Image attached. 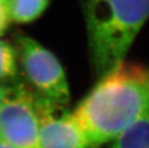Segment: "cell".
<instances>
[{
  "instance_id": "obj_4",
  "label": "cell",
  "mask_w": 149,
  "mask_h": 148,
  "mask_svg": "<svg viewBox=\"0 0 149 148\" xmlns=\"http://www.w3.org/2000/svg\"><path fill=\"white\" fill-rule=\"evenodd\" d=\"M0 142L13 148H40V117L33 92L12 89L0 105Z\"/></svg>"
},
{
  "instance_id": "obj_7",
  "label": "cell",
  "mask_w": 149,
  "mask_h": 148,
  "mask_svg": "<svg viewBox=\"0 0 149 148\" xmlns=\"http://www.w3.org/2000/svg\"><path fill=\"white\" fill-rule=\"evenodd\" d=\"M11 20L28 23L45 11L50 0H5Z\"/></svg>"
},
{
  "instance_id": "obj_10",
  "label": "cell",
  "mask_w": 149,
  "mask_h": 148,
  "mask_svg": "<svg viewBox=\"0 0 149 148\" xmlns=\"http://www.w3.org/2000/svg\"><path fill=\"white\" fill-rule=\"evenodd\" d=\"M10 91H11V88L0 86V105H1V103L5 100L6 97L9 95Z\"/></svg>"
},
{
  "instance_id": "obj_3",
  "label": "cell",
  "mask_w": 149,
  "mask_h": 148,
  "mask_svg": "<svg viewBox=\"0 0 149 148\" xmlns=\"http://www.w3.org/2000/svg\"><path fill=\"white\" fill-rule=\"evenodd\" d=\"M17 42L24 73L35 92L60 106H65L70 93L58 59L30 37L19 36Z\"/></svg>"
},
{
  "instance_id": "obj_6",
  "label": "cell",
  "mask_w": 149,
  "mask_h": 148,
  "mask_svg": "<svg viewBox=\"0 0 149 148\" xmlns=\"http://www.w3.org/2000/svg\"><path fill=\"white\" fill-rule=\"evenodd\" d=\"M110 148H149V110L117 136Z\"/></svg>"
},
{
  "instance_id": "obj_11",
  "label": "cell",
  "mask_w": 149,
  "mask_h": 148,
  "mask_svg": "<svg viewBox=\"0 0 149 148\" xmlns=\"http://www.w3.org/2000/svg\"><path fill=\"white\" fill-rule=\"evenodd\" d=\"M93 148H95V147H93Z\"/></svg>"
},
{
  "instance_id": "obj_1",
  "label": "cell",
  "mask_w": 149,
  "mask_h": 148,
  "mask_svg": "<svg viewBox=\"0 0 149 148\" xmlns=\"http://www.w3.org/2000/svg\"><path fill=\"white\" fill-rule=\"evenodd\" d=\"M149 110V68L122 63L100 78L72 113L91 144L113 140Z\"/></svg>"
},
{
  "instance_id": "obj_2",
  "label": "cell",
  "mask_w": 149,
  "mask_h": 148,
  "mask_svg": "<svg viewBox=\"0 0 149 148\" xmlns=\"http://www.w3.org/2000/svg\"><path fill=\"white\" fill-rule=\"evenodd\" d=\"M148 17L149 0H86L91 57L100 78L122 64Z\"/></svg>"
},
{
  "instance_id": "obj_8",
  "label": "cell",
  "mask_w": 149,
  "mask_h": 148,
  "mask_svg": "<svg viewBox=\"0 0 149 148\" xmlns=\"http://www.w3.org/2000/svg\"><path fill=\"white\" fill-rule=\"evenodd\" d=\"M17 73V52L8 42L0 40V81L11 80Z\"/></svg>"
},
{
  "instance_id": "obj_5",
  "label": "cell",
  "mask_w": 149,
  "mask_h": 148,
  "mask_svg": "<svg viewBox=\"0 0 149 148\" xmlns=\"http://www.w3.org/2000/svg\"><path fill=\"white\" fill-rule=\"evenodd\" d=\"M34 103L40 117V148L94 147L74 119L72 113L33 91Z\"/></svg>"
},
{
  "instance_id": "obj_9",
  "label": "cell",
  "mask_w": 149,
  "mask_h": 148,
  "mask_svg": "<svg viewBox=\"0 0 149 148\" xmlns=\"http://www.w3.org/2000/svg\"><path fill=\"white\" fill-rule=\"evenodd\" d=\"M10 21L11 18L8 12L6 1L5 0H0V36L7 29Z\"/></svg>"
}]
</instances>
